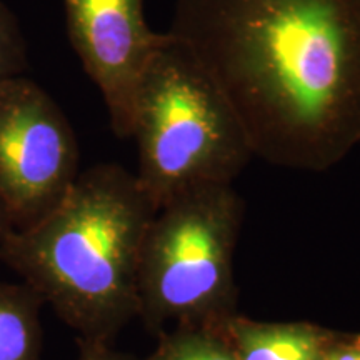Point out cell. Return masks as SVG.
Returning <instances> with one entry per match:
<instances>
[{
  "instance_id": "obj_6",
  "label": "cell",
  "mask_w": 360,
  "mask_h": 360,
  "mask_svg": "<svg viewBox=\"0 0 360 360\" xmlns=\"http://www.w3.org/2000/svg\"><path fill=\"white\" fill-rule=\"evenodd\" d=\"M64 6L69 40L101 90L110 127L129 139L139 84L169 35L148 27L143 0H64Z\"/></svg>"
},
{
  "instance_id": "obj_13",
  "label": "cell",
  "mask_w": 360,
  "mask_h": 360,
  "mask_svg": "<svg viewBox=\"0 0 360 360\" xmlns=\"http://www.w3.org/2000/svg\"><path fill=\"white\" fill-rule=\"evenodd\" d=\"M12 220H11V215L7 212V207L4 204L2 197H0V242L4 240V237L7 236L8 232L12 231Z\"/></svg>"
},
{
  "instance_id": "obj_3",
  "label": "cell",
  "mask_w": 360,
  "mask_h": 360,
  "mask_svg": "<svg viewBox=\"0 0 360 360\" xmlns=\"http://www.w3.org/2000/svg\"><path fill=\"white\" fill-rule=\"evenodd\" d=\"M130 137L135 177L155 209L192 188L232 184L254 155L231 103L170 35L139 84Z\"/></svg>"
},
{
  "instance_id": "obj_12",
  "label": "cell",
  "mask_w": 360,
  "mask_h": 360,
  "mask_svg": "<svg viewBox=\"0 0 360 360\" xmlns=\"http://www.w3.org/2000/svg\"><path fill=\"white\" fill-rule=\"evenodd\" d=\"M326 360H360V339L337 340L334 339L326 352Z\"/></svg>"
},
{
  "instance_id": "obj_4",
  "label": "cell",
  "mask_w": 360,
  "mask_h": 360,
  "mask_svg": "<svg viewBox=\"0 0 360 360\" xmlns=\"http://www.w3.org/2000/svg\"><path fill=\"white\" fill-rule=\"evenodd\" d=\"M242 220L244 200L232 184L192 188L157 209L137 276V317L148 328L215 327L232 317Z\"/></svg>"
},
{
  "instance_id": "obj_9",
  "label": "cell",
  "mask_w": 360,
  "mask_h": 360,
  "mask_svg": "<svg viewBox=\"0 0 360 360\" xmlns=\"http://www.w3.org/2000/svg\"><path fill=\"white\" fill-rule=\"evenodd\" d=\"M146 360H237L222 327H179Z\"/></svg>"
},
{
  "instance_id": "obj_11",
  "label": "cell",
  "mask_w": 360,
  "mask_h": 360,
  "mask_svg": "<svg viewBox=\"0 0 360 360\" xmlns=\"http://www.w3.org/2000/svg\"><path fill=\"white\" fill-rule=\"evenodd\" d=\"M77 360H122V357L112 350L110 342L79 339Z\"/></svg>"
},
{
  "instance_id": "obj_5",
  "label": "cell",
  "mask_w": 360,
  "mask_h": 360,
  "mask_svg": "<svg viewBox=\"0 0 360 360\" xmlns=\"http://www.w3.org/2000/svg\"><path fill=\"white\" fill-rule=\"evenodd\" d=\"M74 129L56 101L32 80L0 79V197L12 231L51 214L77 180Z\"/></svg>"
},
{
  "instance_id": "obj_1",
  "label": "cell",
  "mask_w": 360,
  "mask_h": 360,
  "mask_svg": "<svg viewBox=\"0 0 360 360\" xmlns=\"http://www.w3.org/2000/svg\"><path fill=\"white\" fill-rule=\"evenodd\" d=\"M167 34L254 155L321 172L360 142V0H174Z\"/></svg>"
},
{
  "instance_id": "obj_7",
  "label": "cell",
  "mask_w": 360,
  "mask_h": 360,
  "mask_svg": "<svg viewBox=\"0 0 360 360\" xmlns=\"http://www.w3.org/2000/svg\"><path fill=\"white\" fill-rule=\"evenodd\" d=\"M220 327L237 360H326L335 339L310 323H260L236 315Z\"/></svg>"
},
{
  "instance_id": "obj_8",
  "label": "cell",
  "mask_w": 360,
  "mask_h": 360,
  "mask_svg": "<svg viewBox=\"0 0 360 360\" xmlns=\"http://www.w3.org/2000/svg\"><path fill=\"white\" fill-rule=\"evenodd\" d=\"M44 305L27 283L0 282V360H40Z\"/></svg>"
},
{
  "instance_id": "obj_10",
  "label": "cell",
  "mask_w": 360,
  "mask_h": 360,
  "mask_svg": "<svg viewBox=\"0 0 360 360\" xmlns=\"http://www.w3.org/2000/svg\"><path fill=\"white\" fill-rule=\"evenodd\" d=\"M25 40L15 17L0 0V79L19 75L27 67Z\"/></svg>"
},
{
  "instance_id": "obj_2",
  "label": "cell",
  "mask_w": 360,
  "mask_h": 360,
  "mask_svg": "<svg viewBox=\"0 0 360 360\" xmlns=\"http://www.w3.org/2000/svg\"><path fill=\"white\" fill-rule=\"evenodd\" d=\"M155 212L135 174L94 165L51 214L4 237L0 260L79 339L112 344L137 317L139 260Z\"/></svg>"
}]
</instances>
